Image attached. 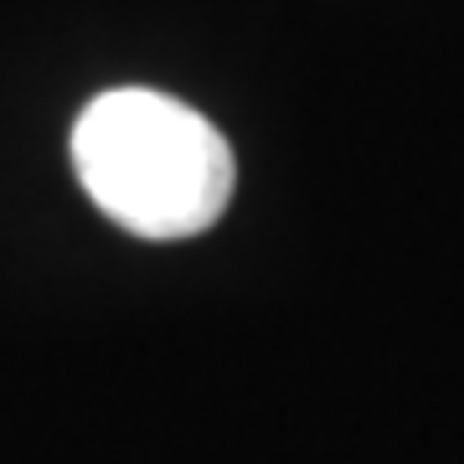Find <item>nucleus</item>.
<instances>
[{
	"mask_svg": "<svg viewBox=\"0 0 464 464\" xmlns=\"http://www.w3.org/2000/svg\"><path fill=\"white\" fill-rule=\"evenodd\" d=\"M72 166L88 201L150 243L207 232L237 186L222 130L155 88H114L88 103L72 130Z\"/></svg>",
	"mask_w": 464,
	"mask_h": 464,
	"instance_id": "1",
	"label": "nucleus"
}]
</instances>
